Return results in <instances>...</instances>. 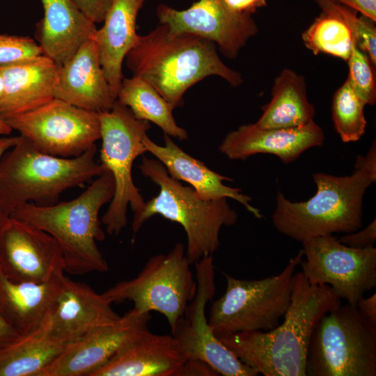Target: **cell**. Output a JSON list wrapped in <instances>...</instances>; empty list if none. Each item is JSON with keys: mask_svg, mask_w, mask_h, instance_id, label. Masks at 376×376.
Instances as JSON below:
<instances>
[{"mask_svg": "<svg viewBox=\"0 0 376 376\" xmlns=\"http://www.w3.org/2000/svg\"><path fill=\"white\" fill-rule=\"evenodd\" d=\"M301 39L313 54H329L345 61L354 41L350 29L341 19L322 11L302 33Z\"/></svg>", "mask_w": 376, "mask_h": 376, "instance_id": "29", "label": "cell"}, {"mask_svg": "<svg viewBox=\"0 0 376 376\" xmlns=\"http://www.w3.org/2000/svg\"><path fill=\"white\" fill-rule=\"evenodd\" d=\"M19 334L3 318L0 313V346L11 341Z\"/></svg>", "mask_w": 376, "mask_h": 376, "instance_id": "40", "label": "cell"}, {"mask_svg": "<svg viewBox=\"0 0 376 376\" xmlns=\"http://www.w3.org/2000/svg\"><path fill=\"white\" fill-rule=\"evenodd\" d=\"M2 118L38 150L55 157L79 156L100 139L99 113L54 97L29 111Z\"/></svg>", "mask_w": 376, "mask_h": 376, "instance_id": "11", "label": "cell"}, {"mask_svg": "<svg viewBox=\"0 0 376 376\" xmlns=\"http://www.w3.org/2000/svg\"><path fill=\"white\" fill-rule=\"evenodd\" d=\"M113 0H73L79 10L93 22L102 23Z\"/></svg>", "mask_w": 376, "mask_h": 376, "instance_id": "35", "label": "cell"}, {"mask_svg": "<svg viewBox=\"0 0 376 376\" xmlns=\"http://www.w3.org/2000/svg\"><path fill=\"white\" fill-rule=\"evenodd\" d=\"M321 11L331 13L340 19L350 29L357 45L368 56L376 65V28L373 21L358 17L353 9L329 0L315 1Z\"/></svg>", "mask_w": 376, "mask_h": 376, "instance_id": "31", "label": "cell"}, {"mask_svg": "<svg viewBox=\"0 0 376 376\" xmlns=\"http://www.w3.org/2000/svg\"><path fill=\"white\" fill-rule=\"evenodd\" d=\"M196 292L184 315L171 327L187 359H200L219 375L256 376L259 373L242 363L217 336L208 323L205 308L215 294L212 255L194 263Z\"/></svg>", "mask_w": 376, "mask_h": 376, "instance_id": "13", "label": "cell"}, {"mask_svg": "<svg viewBox=\"0 0 376 376\" xmlns=\"http://www.w3.org/2000/svg\"><path fill=\"white\" fill-rule=\"evenodd\" d=\"M342 304L328 285L311 283L302 272L292 276L284 321L267 331L224 334L219 339L244 364L264 376H306L308 345L320 320Z\"/></svg>", "mask_w": 376, "mask_h": 376, "instance_id": "1", "label": "cell"}, {"mask_svg": "<svg viewBox=\"0 0 376 376\" xmlns=\"http://www.w3.org/2000/svg\"><path fill=\"white\" fill-rule=\"evenodd\" d=\"M150 313L134 308L109 324L96 328L68 344L38 376H90L148 329Z\"/></svg>", "mask_w": 376, "mask_h": 376, "instance_id": "16", "label": "cell"}, {"mask_svg": "<svg viewBox=\"0 0 376 376\" xmlns=\"http://www.w3.org/2000/svg\"><path fill=\"white\" fill-rule=\"evenodd\" d=\"M354 167L351 175L313 173L317 191L306 201L292 202L279 191L272 217L276 229L301 242L313 237L359 230L364 194L376 180L375 142L365 156H357Z\"/></svg>", "mask_w": 376, "mask_h": 376, "instance_id": "3", "label": "cell"}, {"mask_svg": "<svg viewBox=\"0 0 376 376\" xmlns=\"http://www.w3.org/2000/svg\"><path fill=\"white\" fill-rule=\"evenodd\" d=\"M324 140L323 130L314 120L290 128L265 129L252 123L228 132L219 150L233 160H245L256 154L267 153L289 164L308 149L321 146Z\"/></svg>", "mask_w": 376, "mask_h": 376, "instance_id": "17", "label": "cell"}, {"mask_svg": "<svg viewBox=\"0 0 376 376\" xmlns=\"http://www.w3.org/2000/svg\"><path fill=\"white\" fill-rule=\"evenodd\" d=\"M306 257L299 265L313 284L328 285L340 298L357 306L366 292L376 286V249H354L332 234L301 242Z\"/></svg>", "mask_w": 376, "mask_h": 376, "instance_id": "12", "label": "cell"}, {"mask_svg": "<svg viewBox=\"0 0 376 376\" xmlns=\"http://www.w3.org/2000/svg\"><path fill=\"white\" fill-rule=\"evenodd\" d=\"M117 100L127 107L135 118L157 125L165 134L180 141L188 139L187 132L178 125L173 109L149 83L133 75L123 78Z\"/></svg>", "mask_w": 376, "mask_h": 376, "instance_id": "28", "label": "cell"}, {"mask_svg": "<svg viewBox=\"0 0 376 376\" xmlns=\"http://www.w3.org/2000/svg\"><path fill=\"white\" fill-rule=\"evenodd\" d=\"M111 304L87 284L65 276L46 320L49 331L57 338L70 343L119 319L120 316Z\"/></svg>", "mask_w": 376, "mask_h": 376, "instance_id": "18", "label": "cell"}, {"mask_svg": "<svg viewBox=\"0 0 376 376\" xmlns=\"http://www.w3.org/2000/svg\"><path fill=\"white\" fill-rule=\"evenodd\" d=\"M44 16L40 25L42 54L58 65L68 61L96 30L73 0H40Z\"/></svg>", "mask_w": 376, "mask_h": 376, "instance_id": "25", "label": "cell"}, {"mask_svg": "<svg viewBox=\"0 0 376 376\" xmlns=\"http://www.w3.org/2000/svg\"><path fill=\"white\" fill-rule=\"evenodd\" d=\"M187 359L172 334L148 329L90 376H178Z\"/></svg>", "mask_w": 376, "mask_h": 376, "instance_id": "20", "label": "cell"}, {"mask_svg": "<svg viewBox=\"0 0 376 376\" xmlns=\"http://www.w3.org/2000/svg\"><path fill=\"white\" fill-rule=\"evenodd\" d=\"M19 139L17 136H0V159L3 154L14 146Z\"/></svg>", "mask_w": 376, "mask_h": 376, "instance_id": "41", "label": "cell"}, {"mask_svg": "<svg viewBox=\"0 0 376 376\" xmlns=\"http://www.w3.org/2000/svg\"><path fill=\"white\" fill-rule=\"evenodd\" d=\"M40 54L39 44L31 38L0 33V65Z\"/></svg>", "mask_w": 376, "mask_h": 376, "instance_id": "33", "label": "cell"}, {"mask_svg": "<svg viewBox=\"0 0 376 376\" xmlns=\"http://www.w3.org/2000/svg\"><path fill=\"white\" fill-rule=\"evenodd\" d=\"M315 1L318 0H314ZM349 7L363 16L376 21V0H329Z\"/></svg>", "mask_w": 376, "mask_h": 376, "instance_id": "37", "label": "cell"}, {"mask_svg": "<svg viewBox=\"0 0 376 376\" xmlns=\"http://www.w3.org/2000/svg\"><path fill=\"white\" fill-rule=\"evenodd\" d=\"M125 61L133 75L149 83L173 109L183 106L189 88L207 77L218 76L235 87L243 82L241 74L222 61L214 42L171 33L163 24L139 35Z\"/></svg>", "mask_w": 376, "mask_h": 376, "instance_id": "2", "label": "cell"}, {"mask_svg": "<svg viewBox=\"0 0 376 376\" xmlns=\"http://www.w3.org/2000/svg\"><path fill=\"white\" fill-rule=\"evenodd\" d=\"M338 240L340 243L354 249H361L373 246L376 240L375 219L361 230L346 233V235L338 238Z\"/></svg>", "mask_w": 376, "mask_h": 376, "instance_id": "34", "label": "cell"}, {"mask_svg": "<svg viewBox=\"0 0 376 376\" xmlns=\"http://www.w3.org/2000/svg\"><path fill=\"white\" fill-rule=\"evenodd\" d=\"M217 376L219 374L208 363L196 359H187L178 376Z\"/></svg>", "mask_w": 376, "mask_h": 376, "instance_id": "36", "label": "cell"}, {"mask_svg": "<svg viewBox=\"0 0 376 376\" xmlns=\"http://www.w3.org/2000/svg\"><path fill=\"white\" fill-rule=\"evenodd\" d=\"M54 97L97 113L112 108L117 98L105 77L92 38L59 65Z\"/></svg>", "mask_w": 376, "mask_h": 376, "instance_id": "19", "label": "cell"}, {"mask_svg": "<svg viewBox=\"0 0 376 376\" xmlns=\"http://www.w3.org/2000/svg\"><path fill=\"white\" fill-rule=\"evenodd\" d=\"M306 375H376V327L357 306L341 304L320 320L308 345Z\"/></svg>", "mask_w": 376, "mask_h": 376, "instance_id": "8", "label": "cell"}, {"mask_svg": "<svg viewBox=\"0 0 376 376\" xmlns=\"http://www.w3.org/2000/svg\"><path fill=\"white\" fill-rule=\"evenodd\" d=\"M46 320L0 346V376H38L65 350L69 343L52 335Z\"/></svg>", "mask_w": 376, "mask_h": 376, "instance_id": "27", "label": "cell"}, {"mask_svg": "<svg viewBox=\"0 0 376 376\" xmlns=\"http://www.w3.org/2000/svg\"><path fill=\"white\" fill-rule=\"evenodd\" d=\"M348 76L346 78L357 95L366 104L376 102L375 65L354 41L347 60Z\"/></svg>", "mask_w": 376, "mask_h": 376, "instance_id": "32", "label": "cell"}, {"mask_svg": "<svg viewBox=\"0 0 376 376\" xmlns=\"http://www.w3.org/2000/svg\"><path fill=\"white\" fill-rule=\"evenodd\" d=\"M139 168L144 177L159 186V192L145 203L139 214L134 215V233L139 232L148 219L159 214L184 228L187 242L186 255L191 263L212 255L219 246L221 228L234 225L238 219L227 198L202 199L191 186L172 178L156 159L143 156Z\"/></svg>", "mask_w": 376, "mask_h": 376, "instance_id": "6", "label": "cell"}, {"mask_svg": "<svg viewBox=\"0 0 376 376\" xmlns=\"http://www.w3.org/2000/svg\"><path fill=\"white\" fill-rule=\"evenodd\" d=\"M144 1L113 0L103 25L91 38L96 44L105 77L116 98L123 79V62L139 36L136 19Z\"/></svg>", "mask_w": 376, "mask_h": 376, "instance_id": "23", "label": "cell"}, {"mask_svg": "<svg viewBox=\"0 0 376 376\" xmlns=\"http://www.w3.org/2000/svg\"><path fill=\"white\" fill-rule=\"evenodd\" d=\"M114 190L113 177L106 171L71 201L47 205L25 203L10 217L52 236L62 250L65 272L72 275L104 273L109 265L97 245L105 238L99 212L111 202Z\"/></svg>", "mask_w": 376, "mask_h": 376, "instance_id": "4", "label": "cell"}, {"mask_svg": "<svg viewBox=\"0 0 376 376\" xmlns=\"http://www.w3.org/2000/svg\"><path fill=\"white\" fill-rule=\"evenodd\" d=\"M232 11L252 15L258 9L267 5L266 0H221Z\"/></svg>", "mask_w": 376, "mask_h": 376, "instance_id": "38", "label": "cell"}, {"mask_svg": "<svg viewBox=\"0 0 376 376\" xmlns=\"http://www.w3.org/2000/svg\"><path fill=\"white\" fill-rule=\"evenodd\" d=\"M60 274L45 282H15L0 269V313L20 335L47 319L65 278Z\"/></svg>", "mask_w": 376, "mask_h": 376, "instance_id": "24", "label": "cell"}, {"mask_svg": "<svg viewBox=\"0 0 376 376\" xmlns=\"http://www.w3.org/2000/svg\"><path fill=\"white\" fill-rule=\"evenodd\" d=\"M164 145L159 146L146 134L143 143L146 151L164 166L172 178L189 184L203 200L230 198L241 203L256 218L263 217L260 210L251 205L250 196L242 194L239 188L224 184V181L233 179L210 169L203 162L185 152L169 135L164 134Z\"/></svg>", "mask_w": 376, "mask_h": 376, "instance_id": "22", "label": "cell"}, {"mask_svg": "<svg viewBox=\"0 0 376 376\" xmlns=\"http://www.w3.org/2000/svg\"><path fill=\"white\" fill-rule=\"evenodd\" d=\"M366 105L347 79L336 91L332 100V120L343 142L357 141L364 134L367 125Z\"/></svg>", "mask_w": 376, "mask_h": 376, "instance_id": "30", "label": "cell"}, {"mask_svg": "<svg viewBox=\"0 0 376 376\" xmlns=\"http://www.w3.org/2000/svg\"><path fill=\"white\" fill-rule=\"evenodd\" d=\"M12 131L11 128L6 124L0 113V136H8Z\"/></svg>", "mask_w": 376, "mask_h": 376, "instance_id": "42", "label": "cell"}, {"mask_svg": "<svg viewBox=\"0 0 376 376\" xmlns=\"http://www.w3.org/2000/svg\"><path fill=\"white\" fill-rule=\"evenodd\" d=\"M191 264L185 245L178 242L167 253L151 257L136 277L118 282L102 294L112 304L131 301L139 312H158L172 327L196 292Z\"/></svg>", "mask_w": 376, "mask_h": 376, "instance_id": "10", "label": "cell"}, {"mask_svg": "<svg viewBox=\"0 0 376 376\" xmlns=\"http://www.w3.org/2000/svg\"><path fill=\"white\" fill-rule=\"evenodd\" d=\"M96 145L79 156L59 157L38 150L19 135L0 159V210L10 214L25 203L47 205L62 193L107 169L96 160Z\"/></svg>", "mask_w": 376, "mask_h": 376, "instance_id": "5", "label": "cell"}, {"mask_svg": "<svg viewBox=\"0 0 376 376\" xmlns=\"http://www.w3.org/2000/svg\"><path fill=\"white\" fill-rule=\"evenodd\" d=\"M0 269L15 282H45L64 273L65 263L52 235L9 216L0 235Z\"/></svg>", "mask_w": 376, "mask_h": 376, "instance_id": "15", "label": "cell"}, {"mask_svg": "<svg viewBox=\"0 0 376 376\" xmlns=\"http://www.w3.org/2000/svg\"><path fill=\"white\" fill-rule=\"evenodd\" d=\"M100 123V163L113 177L115 190L102 217L109 235H118L127 223L130 205L134 215L139 214L145 201L132 179L134 160L146 153L143 138L150 122L135 118L131 110L117 100L112 108L99 113Z\"/></svg>", "mask_w": 376, "mask_h": 376, "instance_id": "9", "label": "cell"}, {"mask_svg": "<svg viewBox=\"0 0 376 376\" xmlns=\"http://www.w3.org/2000/svg\"><path fill=\"white\" fill-rule=\"evenodd\" d=\"M3 79H2V75L0 71V101L3 95Z\"/></svg>", "mask_w": 376, "mask_h": 376, "instance_id": "44", "label": "cell"}, {"mask_svg": "<svg viewBox=\"0 0 376 376\" xmlns=\"http://www.w3.org/2000/svg\"><path fill=\"white\" fill-rule=\"evenodd\" d=\"M8 217H9V215L5 214L0 210V235H1L2 228Z\"/></svg>", "mask_w": 376, "mask_h": 376, "instance_id": "43", "label": "cell"}, {"mask_svg": "<svg viewBox=\"0 0 376 376\" xmlns=\"http://www.w3.org/2000/svg\"><path fill=\"white\" fill-rule=\"evenodd\" d=\"M58 70L59 65L44 54L0 65L1 116L29 111L54 98Z\"/></svg>", "mask_w": 376, "mask_h": 376, "instance_id": "21", "label": "cell"}, {"mask_svg": "<svg viewBox=\"0 0 376 376\" xmlns=\"http://www.w3.org/2000/svg\"><path fill=\"white\" fill-rule=\"evenodd\" d=\"M315 114V107L307 97L304 77L284 68L274 79L271 100L263 107L256 125L265 129L297 127L313 120Z\"/></svg>", "mask_w": 376, "mask_h": 376, "instance_id": "26", "label": "cell"}, {"mask_svg": "<svg viewBox=\"0 0 376 376\" xmlns=\"http://www.w3.org/2000/svg\"><path fill=\"white\" fill-rule=\"evenodd\" d=\"M357 307L363 318L376 327V293L366 298L361 297L357 303Z\"/></svg>", "mask_w": 376, "mask_h": 376, "instance_id": "39", "label": "cell"}, {"mask_svg": "<svg viewBox=\"0 0 376 376\" xmlns=\"http://www.w3.org/2000/svg\"><path fill=\"white\" fill-rule=\"evenodd\" d=\"M156 12L159 23L171 33H189L207 39L230 59L258 32L252 15L233 12L221 0H198L181 10L162 3Z\"/></svg>", "mask_w": 376, "mask_h": 376, "instance_id": "14", "label": "cell"}, {"mask_svg": "<svg viewBox=\"0 0 376 376\" xmlns=\"http://www.w3.org/2000/svg\"><path fill=\"white\" fill-rule=\"evenodd\" d=\"M303 256L301 249L281 273L262 279H240L224 272L226 290L212 302L207 318L215 334L276 328L290 305L292 276Z\"/></svg>", "mask_w": 376, "mask_h": 376, "instance_id": "7", "label": "cell"}]
</instances>
